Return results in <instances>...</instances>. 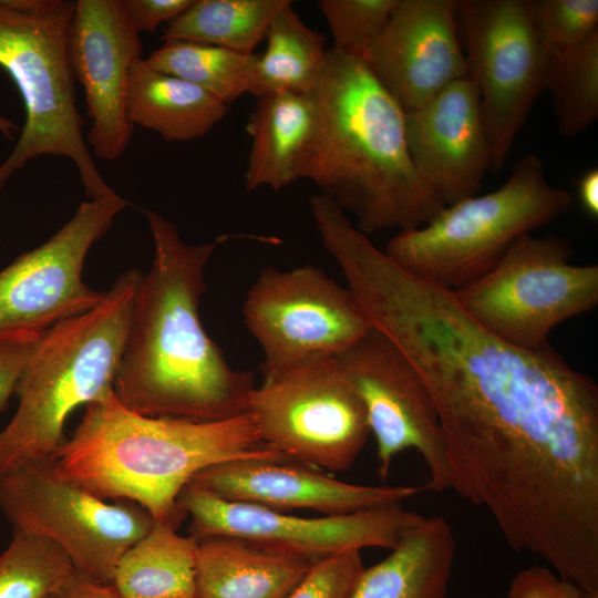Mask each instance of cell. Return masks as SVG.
Instances as JSON below:
<instances>
[{
  "instance_id": "6da1fadb",
  "label": "cell",
  "mask_w": 598,
  "mask_h": 598,
  "mask_svg": "<svg viewBox=\"0 0 598 598\" xmlns=\"http://www.w3.org/2000/svg\"><path fill=\"white\" fill-rule=\"evenodd\" d=\"M370 327L424 383L451 488L517 553L558 573L598 557V385L549 344L524 349L480 326L453 290L420 280L369 237L336 251Z\"/></svg>"
},
{
  "instance_id": "7a4b0ae2",
  "label": "cell",
  "mask_w": 598,
  "mask_h": 598,
  "mask_svg": "<svg viewBox=\"0 0 598 598\" xmlns=\"http://www.w3.org/2000/svg\"><path fill=\"white\" fill-rule=\"evenodd\" d=\"M154 244L134 296L113 393L146 416L220 421L245 414L250 372L231 368L199 319L205 267L218 241L188 245L174 223L144 210Z\"/></svg>"
},
{
  "instance_id": "3957f363",
  "label": "cell",
  "mask_w": 598,
  "mask_h": 598,
  "mask_svg": "<svg viewBox=\"0 0 598 598\" xmlns=\"http://www.w3.org/2000/svg\"><path fill=\"white\" fill-rule=\"evenodd\" d=\"M308 93L316 118L300 178L361 233L416 228L446 207L410 157L405 112L362 60L328 49Z\"/></svg>"
},
{
  "instance_id": "277c9868",
  "label": "cell",
  "mask_w": 598,
  "mask_h": 598,
  "mask_svg": "<svg viewBox=\"0 0 598 598\" xmlns=\"http://www.w3.org/2000/svg\"><path fill=\"white\" fill-rule=\"evenodd\" d=\"M244 457H286L264 444L249 412L220 421L146 416L112 392L85 406L54 456L62 476L102 499L130 501L178 528L182 489L204 468Z\"/></svg>"
},
{
  "instance_id": "5b68a950",
  "label": "cell",
  "mask_w": 598,
  "mask_h": 598,
  "mask_svg": "<svg viewBox=\"0 0 598 598\" xmlns=\"http://www.w3.org/2000/svg\"><path fill=\"white\" fill-rule=\"evenodd\" d=\"M142 277L123 272L95 307L42 333L16 392L17 411L0 431V476L54 458L69 415L113 392Z\"/></svg>"
},
{
  "instance_id": "8992f818",
  "label": "cell",
  "mask_w": 598,
  "mask_h": 598,
  "mask_svg": "<svg viewBox=\"0 0 598 598\" xmlns=\"http://www.w3.org/2000/svg\"><path fill=\"white\" fill-rule=\"evenodd\" d=\"M71 0H0V68L16 84L25 121L0 165V192L28 162L62 156L75 166L86 197L114 190L95 165L82 132L68 52Z\"/></svg>"
},
{
  "instance_id": "52a82bcc",
  "label": "cell",
  "mask_w": 598,
  "mask_h": 598,
  "mask_svg": "<svg viewBox=\"0 0 598 598\" xmlns=\"http://www.w3.org/2000/svg\"><path fill=\"white\" fill-rule=\"evenodd\" d=\"M571 203L566 189L548 183L540 158L527 154L501 187L399 231L384 254L413 277L455 290L492 270L519 237L554 223Z\"/></svg>"
},
{
  "instance_id": "ba28073f",
  "label": "cell",
  "mask_w": 598,
  "mask_h": 598,
  "mask_svg": "<svg viewBox=\"0 0 598 598\" xmlns=\"http://www.w3.org/2000/svg\"><path fill=\"white\" fill-rule=\"evenodd\" d=\"M571 255L561 237L526 234L492 270L453 291L461 307L498 339L542 348L555 327L598 303V266L573 265Z\"/></svg>"
},
{
  "instance_id": "9c48e42d",
  "label": "cell",
  "mask_w": 598,
  "mask_h": 598,
  "mask_svg": "<svg viewBox=\"0 0 598 598\" xmlns=\"http://www.w3.org/2000/svg\"><path fill=\"white\" fill-rule=\"evenodd\" d=\"M0 508L13 529L52 542L80 577L102 585L111 584L123 554L155 523L133 502L109 503L65 478L54 458L1 475Z\"/></svg>"
},
{
  "instance_id": "30bf717a",
  "label": "cell",
  "mask_w": 598,
  "mask_h": 598,
  "mask_svg": "<svg viewBox=\"0 0 598 598\" xmlns=\"http://www.w3.org/2000/svg\"><path fill=\"white\" fill-rule=\"evenodd\" d=\"M264 377L248 410L261 442L318 470H349L370 429L337 358H313Z\"/></svg>"
},
{
  "instance_id": "8fae6325",
  "label": "cell",
  "mask_w": 598,
  "mask_h": 598,
  "mask_svg": "<svg viewBox=\"0 0 598 598\" xmlns=\"http://www.w3.org/2000/svg\"><path fill=\"white\" fill-rule=\"evenodd\" d=\"M243 313L264 352V375L318 357L337 358L371 329L349 288L311 265L266 267L248 290Z\"/></svg>"
},
{
  "instance_id": "7c38bea8",
  "label": "cell",
  "mask_w": 598,
  "mask_h": 598,
  "mask_svg": "<svg viewBox=\"0 0 598 598\" xmlns=\"http://www.w3.org/2000/svg\"><path fill=\"white\" fill-rule=\"evenodd\" d=\"M468 78L475 84L492 142V172L505 164L544 91L546 53L532 0H461Z\"/></svg>"
},
{
  "instance_id": "4fadbf2b",
  "label": "cell",
  "mask_w": 598,
  "mask_h": 598,
  "mask_svg": "<svg viewBox=\"0 0 598 598\" xmlns=\"http://www.w3.org/2000/svg\"><path fill=\"white\" fill-rule=\"evenodd\" d=\"M128 205L115 190L86 197L50 239L0 271V338L41 334L103 299L84 282V261Z\"/></svg>"
},
{
  "instance_id": "5bb4252c",
  "label": "cell",
  "mask_w": 598,
  "mask_h": 598,
  "mask_svg": "<svg viewBox=\"0 0 598 598\" xmlns=\"http://www.w3.org/2000/svg\"><path fill=\"white\" fill-rule=\"evenodd\" d=\"M337 361L364 405L377 441L380 476L386 478L398 454L414 450L429 470L424 491L450 489L451 473L436 410L404 354L371 328Z\"/></svg>"
},
{
  "instance_id": "9a60e30c",
  "label": "cell",
  "mask_w": 598,
  "mask_h": 598,
  "mask_svg": "<svg viewBox=\"0 0 598 598\" xmlns=\"http://www.w3.org/2000/svg\"><path fill=\"white\" fill-rule=\"evenodd\" d=\"M190 516L189 536H236L291 551L329 556L367 547L393 549L423 516L400 505L343 515L299 517L286 512L224 499L187 484L177 498Z\"/></svg>"
},
{
  "instance_id": "2e32d148",
  "label": "cell",
  "mask_w": 598,
  "mask_h": 598,
  "mask_svg": "<svg viewBox=\"0 0 598 598\" xmlns=\"http://www.w3.org/2000/svg\"><path fill=\"white\" fill-rule=\"evenodd\" d=\"M68 52L74 80L85 94L91 153L115 161L134 132L126 115V86L131 66L142 58L140 33L121 0H76Z\"/></svg>"
},
{
  "instance_id": "e0dca14e",
  "label": "cell",
  "mask_w": 598,
  "mask_h": 598,
  "mask_svg": "<svg viewBox=\"0 0 598 598\" xmlns=\"http://www.w3.org/2000/svg\"><path fill=\"white\" fill-rule=\"evenodd\" d=\"M460 0H399L363 62L405 113L468 76Z\"/></svg>"
},
{
  "instance_id": "ac0fdd59",
  "label": "cell",
  "mask_w": 598,
  "mask_h": 598,
  "mask_svg": "<svg viewBox=\"0 0 598 598\" xmlns=\"http://www.w3.org/2000/svg\"><path fill=\"white\" fill-rule=\"evenodd\" d=\"M405 138L416 171L445 206L478 194L493 152L481 96L468 76L405 113Z\"/></svg>"
},
{
  "instance_id": "d6986e66",
  "label": "cell",
  "mask_w": 598,
  "mask_h": 598,
  "mask_svg": "<svg viewBox=\"0 0 598 598\" xmlns=\"http://www.w3.org/2000/svg\"><path fill=\"white\" fill-rule=\"evenodd\" d=\"M224 499L286 512L309 508L343 515L390 505L423 486L350 484L287 457H244L215 464L189 482Z\"/></svg>"
},
{
  "instance_id": "ffe728a7",
  "label": "cell",
  "mask_w": 598,
  "mask_h": 598,
  "mask_svg": "<svg viewBox=\"0 0 598 598\" xmlns=\"http://www.w3.org/2000/svg\"><path fill=\"white\" fill-rule=\"evenodd\" d=\"M323 557L236 536L200 538L196 598H287Z\"/></svg>"
},
{
  "instance_id": "44dd1931",
  "label": "cell",
  "mask_w": 598,
  "mask_h": 598,
  "mask_svg": "<svg viewBox=\"0 0 598 598\" xmlns=\"http://www.w3.org/2000/svg\"><path fill=\"white\" fill-rule=\"evenodd\" d=\"M455 554L450 523L424 517L389 556L364 567L350 598H446Z\"/></svg>"
},
{
  "instance_id": "7402d4cb",
  "label": "cell",
  "mask_w": 598,
  "mask_h": 598,
  "mask_svg": "<svg viewBox=\"0 0 598 598\" xmlns=\"http://www.w3.org/2000/svg\"><path fill=\"white\" fill-rule=\"evenodd\" d=\"M315 118V104L308 92L258 97L246 124L251 138L245 171L248 192L262 186L278 192L300 178Z\"/></svg>"
},
{
  "instance_id": "603a6c76",
  "label": "cell",
  "mask_w": 598,
  "mask_h": 598,
  "mask_svg": "<svg viewBox=\"0 0 598 598\" xmlns=\"http://www.w3.org/2000/svg\"><path fill=\"white\" fill-rule=\"evenodd\" d=\"M133 125L157 133L167 142L205 136L228 113V104L203 89L159 72L143 58L130 69L125 99Z\"/></svg>"
},
{
  "instance_id": "cb8c5ba5",
  "label": "cell",
  "mask_w": 598,
  "mask_h": 598,
  "mask_svg": "<svg viewBox=\"0 0 598 598\" xmlns=\"http://www.w3.org/2000/svg\"><path fill=\"white\" fill-rule=\"evenodd\" d=\"M197 539L156 522L117 563L111 585L121 598H196Z\"/></svg>"
},
{
  "instance_id": "d4e9b609",
  "label": "cell",
  "mask_w": 598,
  "mask_h": 598,
  "mask_svg": "<svg viewBox=\"0 0 598 598\" xmlns=\"http://www.w3.org/2000/svg\"><path fill=\"white\" fill-rule=\"evenodd\" d=\"M291 3L272 18L265 38L266 49L255 54L248 93L258 97L308 92L324 61L328 49L322 34L308 27Z\"/></svg>"
},
{
  "instance_id": "484cf974",
  "label": "cell",
  "mask_w": 598,
  "mask_h": 598,
  "mask_svg": "<svg viewBox=\"0 0 598 598\" xmlns=\"http://www.w3.org/2000/svg\"><path fill=\"white\" fill-rule=\"evenodd\" d=\"M289 0H194L168 22L162 39L220 47L245 54L266 38L276 13Z\"/></svg>"
},
{
  "instance_id": "4316f807",
  "label": "cell",
  "mask_w": 598,
  "mask_h": 598,
  "mask_svg": "<svg viewBox=\"0 0 598 598\" xmlns=\"http://www.w3.org/2000/svg\"><path fill=\"white\" fill-rule=\"evenodd\" d=\"M255 53L167 40L145 59L155 70L189 82L226 104L249 92Z\"/></svg>"
},
{
  "instance_id": "83f0119b",
  "label": "cell",
  "mask_w": 598,
  "mask_h": 598,
  "mask_svg": "<svg viewBox=\"0 0 598 598\" xmlns=\"http://www.w3.org/2000/svg\"><path fill=\"white\" fill-rule=\"evenodd\" d=\"M548 91L557 128L575 136L598 117V33L584 43L546 54Z\"/></svg>"
},
{
  "instance_id": "f1b7e54d",
  "label": "cell",
  "mask_w": 598,
  "mask_h": 598,
  "mask_svg": "<svg viewBox=\"0 0 598 598\" xmlns=\"http://www.w3.org/2000/svg\"><path fill=\"white\" fill-rule=\"evenodd\" d=\"M78 576L52 542L13 529L0 555V598H54Z\"/></svg>"
},
{
  "instance_id": "f546056e",
  "label": "cell",
  "mask_w": 598,
  "mask_h": 598,
  "mask_svg": "<svg viewBox=\"0 0 598 598\" xmlns=\"http://www.w3.org/2000/svg\"><path fill=\"white\" fill-rule=\"evenodd\" d=\"M399 0H320L333 39L332 49L364 60Z\"/></svg>"
},
{
  "instance_id": "4dcf8cb0",
  "label": "cell",
  "mask_w": 598,
  "mask_h": 598,
  "mask_svg": "<svg viewBox=\"0 0 598 598\" xmlns=\"http://www.w3.org/2000/svg\"><path fill=\"white\" fill-rule=\"evenodd\" d=\"M532 7L546 54L577 47L598 33L597 0H532Z\"/></svg>"
},
{
  "instance_id": "1f68e13d",
  "label": "cell",
  "mask_w": 598,
  "mask_h": 598,
  "mask_svg": "<svg viewBox=\"0 0 598 598\" xmlns=\"http://www.w3.org/2000/svg\"><path fill=\"white\" fill-rule=\"evenodd\" d=\"M363 569L360 550L326 556L310 569L287 598H350Z\"/></svg>"
},
{
  "instance_id": "d6a6232c",
  "label": "cell",
  "mask_w": 598,
  "mask_h": 598,
  "mask_svg": "<svg viewBox=\"0 0 598 598\" xmlns=\"http://www.w3.org/2000/svg\"><path fill=\"white\" fill-rule=\"evenodd\" d=\"M508 598H598L545 566L518 571L511 580Z\"/></svg>"
},
{
  "instance_id": "836d02e7",
  "label": "cell",
  "mask_w": 598,
  "mask_h": 598,
  "mask_svg": "<svg viewBox=\"0 0 598 598\" xmlns=\"http://www.w3.org/2000/svg\"><path fill=\"white\" fill-rule=\"evenodd\" d=\"M41 334L0 338V412L16 395L23 371L39 346Z\"/></svg>"
},
{
  "instance_id": "e575fe53",
  "label": "cell",
  "mask_w": 598,
  "mask_h": 598,
  "mask_svg": "<svg viewBox=\"0 0 598 598\" xmlns=\"http://www.w3.org/2000/svg\"><path fill=\"white\" fill-rule=\"evenodd\" d=\"M131 23L138 33L154 32L162 23H168L194 0H121Z\"/></svg>"
},
{
  "instance_id": "d590c367",
  "label": "cell",
  "mask_w": 598,
  "mask_h": 598,
  "mask_svg": "<svg viewBox=\"0 0 598 598\" xmlns=\"http://www.w3.org/2000/svg\"><path fill=\"white\" fill-rule=\"evenodd\" d=\"M54 598H121L112 585L89 581L79 575Z\"/></svg>"
},
{
  "instance_id": "8d00e7d4",
  "label": "cell",
  "mask_w": 598,
  "mask_h": 598,
  "mask_svg": "<svg viewBox=\"0 0 598 598\" xmlns=\"http://www.w3.org/2000/svg\"><path fill=\"white\" fill-rule=\"evenodd\" d=\"M578 198L584 210L591 217H598V169L585 172L578 181Z\"/></svg>"
},
{
  "instance_id": "74e56055",
  "label": "cell",
  "mask_w": 598,
  "mask_h": 598,
  "mask_svg": "<svg viewBox=\"0 0 598 598\" xmlns=\"http://www.w3.org/2000/svg\"><path fill=\"white\" fill-rule=\"evenodd\" d=\"M17 130L18 127L12 121L0 115V135L11 138Z\"/></svg>"
}]
</instances>
